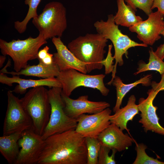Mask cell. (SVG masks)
Returning <instances> with one entry per match:
<instances>
[{
    "mask_svg": "<svg viewBox=\"0 0 164 164\" xmlns=\"http://www.w3.org/2000/svg\"><path fill=\"white\" fill-rule=\"evenodd\" d=\"M111 110L109 108L97 113L82 114L77 119L75 130L85 137L97 138L111 124Z\"/></svg>",
    "mask_w": 164,
    "mask_h": 164,
    "instance_id": "12",
    "label": "cell"
},
{
    "mask_svg": "<svg viewBox=\"0 0 164 164\" xmlns=\"http://www.w3.org/2000/svg\"><path fill=\"white\" fill-rule=\"evenodd\" d=\"M52 41L57 51L53 54V62L60 71L74 69L85 74L87 73L85 64L76 57L64 44L60 37H54Z\"/></svg>",
    "mask_w": 164,
    "mask_h": 164,
    "instance_id": "15",
    "label": "cell"
},
{
    "mask_svg": "<svg viewBox=\"0 0 164 164\" xmlns=\"http://www.w3.org/2000/svg\"><path fill=\"white\" fill-rule=\"evenodd\" d=\"M161 34L164 36V30L161 32ZM155 52L160 59L163 60L164 59V43L160 45Z\"/></svg>",
    "mask_w": 164,
    "mask_h": 164,
    "instance_id": "32",
    "label": "cell"
},
{
    "mask_svg": "<svg viewBox=\"0 0 164 164\" xmlns=\"http://www.w3.org/2000/svg\"><path fill=\"white\" fill-rule=\"evenodd\" d=\"M94 26L98 33L102 35L107 39H110L114 48V56L115 62L112 72V78L107 84L110 85L116 76L117 65L122 66L124 64L122 57L124 55L127 57L128 50L130 48L137 46L146 47L148 46L143 43H139L132 40L126 35L123 34L118 28V25L114 21V16L112 14L108 15L107 20L97 21Z\"/></svg>",
    "mask_w": 164,
    "mask_h": 164,
    "instance_id": "5",
    "label": "cell"
},
{
    "mask_svg": "<svg viewBox=\"0 0 164 164\" xmlns=\"http://www.w3.org/2000/svg\"><path fill=\"white\" fill-rule=\"evenodd\" d=\"M32 22L46 40L61 37L67 27L66 8L60 2H50L40 14L32 19Z\"/></svg>",
    "mask_w": 164,
    "mask_h": 164,
    "instance_id": "6",
    "label": "cell"
},
{
    "mask_svg": "<svg viewBox=\"0 0 164 164\" xmlns=\"http://www.w3.org/2000/svg\"><path fill=\"white\" fill-rule=\"evenodd\" d=\"M118 10L114 16V21L118 25L129 28L143 21L136 15L134 11L130 6L126 5L124 0H117Z\"/></svg>",
    "mask_w": 164,
    "mask_h": 164,
    "instance_id": "22",
    "label": "cell"
},
{
    "mask_svg": "<svg viewBox=\"0 0 164 164\" xmlns=\"http://www.w3.org/2000/svg\"><path fill=\"white\" fill-rule=\"evenodd\" d=\"M48 90L44 86L32 88L20 99L22 105L30 117L32 128L42 135L50 118L51 105Z\"/></svg>",
    "mask_w": 164,
    "mask_h": 164,
    "instance_id": "4",
    "label": "cell"
},
{
    "mask_svg": "<svg viewBox=\"0 0 164 164\" xmlns=\"http://www.w3.org/2000/svg\"><path fill=\"white\" fill-rule=\"evenodd\" d=\"M24 131L0 137V152L9 164H14L20 150L18 141Z\"/></svg>",
    "mask_w": 164,
    "mask_h": 164,
    "instance_id": "20",
    "label": "cell"
},
{
    "mask_svg": "<svg viewBox=\"0 0 164 164\" xmlns=\"http://www.w3.org/2000/svg\"><path fill=\"white\" fill-rule=\"evenodd\" d=\"M101 145L121 152L131 146L134 140L114 124L111 123L97 137Z\"/></svg>",
    "mask_w": 164,
    "mask_h": 164,
    "instance_id": "16",
    "label": "cell"
},
{
    "mask_svg": "<svg viewBox=\"0 0 164 164\" xmlns=\"http://www.w3.org/2000/svg\"><path fill=\"white\" fill-rule=\"evenodd\" d=\"M155 8H157L158 11L164 16V0H153L152 9Z\"/></svg>",
    "mask_w": 164,
    "mask_h": 164,
    "instance_id": "31",
    "label": "cell"
},
{
    "mask_svg": "<svg viewBox=\"0 0 164 164\" xmlns=\"http://www.w3.org/2000/svg\"><path fill=\"white\" fill-rule=\"evenodd\" d=\"M111 149L109 148L101 145L98 156V164H115V154L117 151L112 149V154L110 156L109 153Z\"/></svg>",
    "mask_w": 164,
    "mask_h": 164,
    "instance_id": "27",
    "label": "cell"
},
{
    "mask_svg": "<svg viewBox=\"0 0 164 164\" xmlns=\"http://www.w3.org/2000/svg\"><path fill=\"white\" fill-rule=\"evenodd\" d=\"M60 72L57 65L54 62L50 65L45 64L41 61L36 65H30L18 72L7 71L6 73L13 75H23L48 78L56 77Z\"/></svg>",
    "mask_w": 164,
    "mask_h": 164,
    "instance_id": "19",
    "label": "cell"
},
{
    "mask_svg": "<svg viewBox=\"0 0 164 164\" xmlns=\"http://www.w3.org/2000/svg\"><path fill=\"white\" fill-rule=\"evenodd\" d=\"M136 99L134 95L129 97L126 105L119 108L114 114L111 115L110 121L114 124L121 130L128 131L127 124L129 121H132L134 117L139 114L138 104H136Z\"/></svg>",
    "mask_w": 164,
    "mask_h": 164,
    "instance_id": "18",
    "label": "cell"
},
{
    "mask_svg": "<svg viewBox=\"0 0 164 164\" xmlns=\"http://www.w3.org/2000/svg\"><path fill=\"white\" fill-rule=\"evenodd\" d=\"M112 45L111 44L108 46V52L107 56L105 59H104L102 61V64L105 68V74H109L112 72L114 65H113V61L114 59L113 56H112L111 53Z\"/></svg>",
    "mask_w": 164,
    "mask_h": 164,
    "instance_id": "29",
    "label": "cell"
},
{
    "mask_svg": "<svg viewBox=\"0 0 164 164\" xmlns=\"http://www.w3.org/2000/svg\"><path fill=\"white\" fill-rule=\"evenodd\" d=\"M149 53L148 63H146L140 61L138 63L137 71L134 73V75L149 70L156 71L161 75L164 73V62L156 54L152 48L149 50Z\"/></svg>",
    "mask_w": 164,
    "mask_h": 164,
    "instance_id": "23",
    "label": "cell"
},
{
    "mask_svg": "<svg viewBox=\"0 0 164 164\" xmlns=\"http://www.w3.org/2000/svg\"><path fill=\"white\" fill-rule=\"evenodd\" d=\"M161 75V80L159 83L153 81L152 82L151 84L152 89L158 92L162 91H164V73Z\"/></svg>",
    "mask_w": 164,
    "mask_h": 164,
    "instance_id": "30",
    "label": "cell"
},
{
    "mask_svg": "<svg viewBox=\"0 0 164 164\" xmlns=\"http://www.w3.org/2000/svg\"><path fill=\"white\" fill-rule=\"evenodd\" d=\"M163 16L158 11L152 12L147 19L129 27V30L136 33L143 43L152 46L161 38V33L164 30Z\"/></svg>",
    "mask_w": 164,
    "mask_h": 164,
    "instance_id": "11",
    "label": "cell"
},
{
    "mask_svg": "<svg viewBox=\"0 0 164 164\" xmlns=\"http://www.w3.org/2000/svg\"><path fill=\"white\" fill-rule=\"evenodd\" d=\"M147 146L143 143L136 144L135 150L137 156L133 164H164V162L159 161L157 159L149 156L145 150Z\"/></svg>",
    "mask_w": 164,
    "mask_h": 164,
    "instance_id": "26",
    "label": "cell"
},
{
    "mask_svg": "<svg viewBox=\"0 0 164 164\" xmlns=\"http://www.w3.org/2000/svg\"><path fill=\"white\" fill-rule=\"evenodd\" d=\"M159 93L152 89L147 92L148 96L146 98H140L138 104L141 118L139 122L142 124L144 132L151 131L157 134L164 135V128L159 122L156 111L158 109L153 104V101Z\"/></svg>",
    "mask_w": 164,
    "mask_h": 164,
    "instance_id": "13",
    "label": "cell"
},
{
    "mask_svg": "<svg viewBox=\"0 0 164 164\" xmlns=\"http://www.w3.org/2000/svg\"><path fill=\"white\" fill-rule=\"evenodd\" d=\"M0 82L9 86H12L13 83L18 84L12 91L20 94L26 93L27 90L29 88L40 86H47L50 88L62 87L61 82L56 77L39 80L26 79L20 78L18 75L9 77L5 73H0Z\"/></svg>",
    "mask_w": 164,
    "mask_h": 164,
    "instance_id": "17",
    "label": "cell"
},
{
    "mask_svg": "<svg viewBox=\"0 0 164 164\" xmlns=\"http://www.w3.org/2000/svg\"><path fill=\"white\" fill-rule=\"evenodd\" d=\"M61 96L64 104L65 113L70 117L76 119L82 114L97 113L110 106V104L105 101H90L88 100L87 95L73 99L61 92Z\"/></svg>",
    "mask_w": 164,
    "mask_h": 164,
    "instance_id": "14",
    "label": "cell"
},
{
    "mask_svg": "<svg viewBox=\"0 0 164 164\" xmlns=\"http://www.w3.org/2000/svg\"><path fill=\"white\" fill-rule=\"evenodd\" d=\"M87 149V164H98V156L101 145L97 138L85 137Z\"/></svg>",
    "mask_w": 164,
    "mask_h": 164,
    "instance_id": "25",
    "label": "cell"
},
{
    "mask_svg": "<svg viewBox=\"0 0 164 164\" xmlns=\"http://www.w3.org/2000/svg\"><path fill=\"white\" fill-rule=\"evenodd\" d=\"M87 154L85 137L71 129L45 139L37 164H87Z\"/></svg>",
    "mask_w": 164,
    "mask_h": 164,
    "instance_id": "1",
    "label": "cell"
},
{
    "mask_svg": "<svg viewBox=\"0 0 164 164\" xmlns=\"http://www.w3.org/2000/svg\"><path fill=\"white\" fill-rule=\"evenodd\" d=\"M7 107L3 126V135H8L32 128V120L23 108L20 99L12 91L7 93Z\"/></svg>",
    "mask_w": 164,
    "mask_h": 164,
    "instance_id": "9",
    "label": "cell"
},
{
    "mask_svg": "<svg viewBox=\"0 0 164 164\" xmlns=\"http://www.w3.org/2000/svg\"><path fill=\"white\" fill-rule=\"evenodd\" d=\"M5 56L0 55V67L1 68L3 66V64L6 60Z\"/></svg>",
    "mask_w": 164,
    "mask_h": 164,
    "instance_id": "35",
    "label": "cell"
},
{
    "mask_svg": "<svg viewBox=\"0 0 164 164\" xmlns=\"http://www.w3.org/2000/svg\"><path fill=\"white\" fill-rule=\"evenodd\" d=\"M128 5L134 11L138 8L143 11L147 15L152 12V6L153 0H124Z\"/></svg>",
    "mask_w": 164,
    "mask_h": 164,
    "instance_id": "28",
    "label": "cell"
},
{
    "mask_svg": "<svg viewBox=\"0 0 164 164\" xmlns=\"http://www.w3.org/2000/svg\"><path fill=\"white\" fill-rule=\"evenodd\" d=\"M53 54L48 53L46 56L41 60H39L46 65H50L53 63Z\"/></svg>",
    "mask_w": 164,
    "mask_h": 164,
    "instance_id": "34",
    "label": "cell"
},
{
    "mask_svg": "<svg viewBox=\"0 0 164 164\" xmlns=\"http://www.w3.org/2000/svg\"><path fill=\"white\" fill-rule=\"evenodd\" d=\"M41 1V0H25V4L29 6L27 15L22 21H17L14 23V27L19 33H24L26 30L27 25L30 20L38 16L37 9Z\"/></svg>",
    "mask_w": 164,
    "mask_h": 164,
    "instance_id": "24",
    "label": "cell"
},
{
    "mask_svg": "<svg viewBox=\"0 0 164 164\" xmlns=\"http://www.w3.org/2000/svg\"><path fill=\"white\" fill-rule=\"evenodd\" d=\"M62 91L61 87H53L48 90L51 109L49 122L42 135L44 140L53 135L75 129L77 126V119L70 117L65 112Z\"/></svg>",
    "mask_w": 164,
    "mask_h": 164,
    "instance_id": "7",
    "label": "cell"
},
{
    "mask_svg": "<svg viewBox=\"0 0 164 164\" xmlns=\"http://www.w3.org/2000/svg\"><path fill=\"white\" fill-rule=\"evenodd\" d=\"M108 39L101 34L87 33L72 40L67 47L76 57L84 63L87 72L101 70Z\"/></svg>",
    "mask_w": 164,
    "mask_h": 164,
    "instance_id": "2",
    "label": "cell"
},
{
    "mask_svg": "<svg viewBox=\"0 0 164 164\" xmlns=\"http://www.w3.org/2000/svg\"><path fill=\"white\" fill-rule=\"evenodd\" d=\"M39 33L36 38L30 36L24 40L13 39L8 42L0 39V49L2 55H8L13 62V69L18 72L26 68L28 62L37 59L39 48L47 41Z\"/></svg>",
    "mask_w": 164,
    "mask_h": 164,
    "instance_id": "3",
    "label": "cell"
},
{
    "mask_svg": "<svg viewBox=\"0 0 164 164\" xmlns=\"http://www.w3.org/2000/svg\"><path fill=\"white\" fill-rule=\"evenodd\" d=\"M152 78V74H148L135 82L126 84L123 82L119 77L116 76L112 83L115 87L117 95L116 104L113 108V112L115 113L120 108L124 97L132 89L140 84L146 87L151 85Z\"/></svg>",
    "mask_w": 164,
    "mask_h": 164,
    "instance_id": "21",
    "label": "cell"
},
{
    "mask_svg": "<svg viewBox=\"0 0 164 164\" xmlns=\"http://www.w3.org/2000/svg\"><path fill=\"white\" fill-rule=\"evenodd\" d=\"M105 75L86 74L74 69L60 71L56 77L62 84V92L69 97L76 88L83 86L96 89L104 96L108 94L109 90L104 83Z\"/></svg>",
    "mask_w": 164,
    "mask_h": 164,
    "instance_id": "8",
    "label": "cell"
},
{
    "mask_svg": "<svg viewBox=\"0 0 164 164\" xmlns=\"http://www.w3.org/2000/svg\"><path fill=\"white\" fill-rule=\"evenodd\" d=\"M21 148L14 164H37L45 146V140L32 128L24 130L18 141Z\"/></svg>",
    "mask_w": 164,
    "mask_h": 164,
    "instance_id": "10",
    "label": "cell"
},
{
    "mask_svg": "<svg viewBox=\"0 0 164 164\" xmlns=\"http://www.w3.org/2000/svg\"><path fill=\"white\" fill-rule=\"evenodd\" d=\"M49 47L46 46L39 51L38 53L37 59L39 61L41 60L46 56L49 53Z\"/></svg>",
    "mask_w": 164,
    "mask_h": 164,
    "instance_id": "33",
    "label": "cell"
}]
</instances>
